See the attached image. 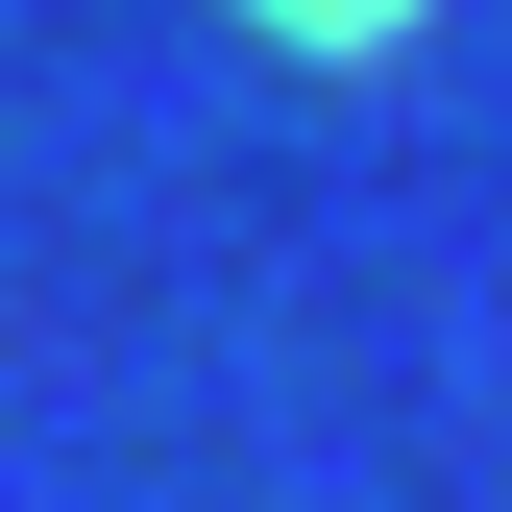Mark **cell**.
Returning a JSON list of instances; mask_svg holds the SVG:
<instances>
[{
  "label": "cell",
  "mask_w": 512,
  "mask_h": 512,
  "mask_svg": "<svg viewBox=\"0 0 512 512\" xmlns=\"http://www.w3.org/2000/svg\"><path fill=\"white\" fill-rule=\"evenodd\" d=\"M415 0H269V49H391Z\"/></svg>",
  "instance_id": "6da1fadb"
}]
</instances>
